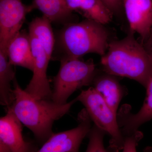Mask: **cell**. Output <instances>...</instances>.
<instances>
[{"mask_svg": "<svg viewBox=\"0 0 152 152\" xmlns=\"http://www.w3.org/2000/svg\"><path fill=\"white\" fill-rule=\"evenodd\" d=\"M130 31L121 40H112L102 57L104 72L134 80L146 88L152 77V57Z\"/></svg>", "mask_w": 152, "mask_h": 152, "instance_id": "6da1fadb", "label": "cell"}, {"mask_svg": "<svg viewBox=\"0 0 152 152\" xmlns=\"http://www.w3.org/2000/svg\"><path fill=\"white\" fill-rule=\"evenodd\" d=\"M112 41L110 32L104 25L87 19L71 23L64 25L57 34L52 58H81L89 53L102 57Z\"/></svg>", "mask_w": 152, "mask_h": 152, "instance_id": "7a4b0ae2", "label": "cell"}, {"mask_svg": "<svg viewBox=\"0 0 152 152\" xmlns=\"http://www.w3.org/2000/svg\"><path fill=\"white\" fill-rule=\"evenodd\" d=\"M13 83L15 99L10 107L38 141L43 144L53 134L52 127L55 121L67 113L77 99L64 104L56 103L52 99H36L22 89L16 79Z\"/></svg>", "mask_w": 152, "mask_h": 152, "instance_id": "3957f363", "label": "cell"}, {"mask_svg": "<svg viewBox=\"0 0 152 152\" xmlns=\"http://www.w3.org/2000/svg\"><path fill=\"white\" fill-rule=\"evenodd\" d=\"M60 61L59 70L53 79L52 100L64 104L77 90L92 84L97 72L92 60L65 58Z\"/></svg>", "mask_w": 152, "mask_h": 152, "instance_id": "277c9868", "label": "cell"}, {"mask_svg": "<svg viewBox=\"0 0 152 152\" xmlns=\"http://www.w3.org/2000/svg\"><path fill=\"white\" fill-rule=\"evenodd\" d=\"M84 106L90 118L97 127L110 136L109 152L123 150L125 137L122 133L117 118V114L93 87L83 90L77 97Z\"/></svg>", "mask_w": 152, "mask_h": 152, "instance_id": "5b68a950", "label": "cell"}, {"mask_svg": "<svg viewBox=\"0 0 152 152\" xmlns=\"http://www.w3.org/2000/svg\"><path fill=\"white\" fill-rule=\"evenodd\" d=\"M77 121L76 127L53 133L36 152H79L82 141L91 129L92 121L85 109L79 113Z\"/></svg>", "mask_w": 152, "mask_h": 152, "instance_id": "8992f818", "label": "cell"}, {"mask_svg": "<svg viewBox=\"0 0 152 152\" xmlns=\"http://www.w3.org/2000/svg\"><path fill=\"white\" fill-rule=\"evenodd\" d=\"M34 9L21 0H0V50L7 53L9 44L20 31L27 14Z\"/></svg>", "mask_w": 152, "mask_h": 152, "instance_id": "52a82bcc", "label": "cell"}, {"mask_svg": "<svg viewBox=\"0 0 152 152\" xmlns=\"http://www.w3.org/2000/svg\"><path fill=\"white\" fill-rule=\"evenodd\" d=\"M29 35L34 68L32 78L24 90L36 99H52V91L47 74L50 59L37 39Z\"/></svg>", "mask_w": 152, "mask_h": 152, "instance_id": "ba28073f", "label": "cell"}, {"mask_svg": "<svg viewBox=\"0 0 152 152\" xmlns=\"http://www.w3.org/2000/svg\"><path fill=\"white\" fill-rule=\"evenodd\" d=\"M123 5L130 31L138 34L143 44L152 26V0H123Z\"/></svg>", "mask_w": 152, "mask_h": 152, "instance_id": "9c48e42d", "label": "cell"}, {"mask_svg": "<svg viewBox=\"0 0 152 152\" xmlns=\"http://www.w3.org/2000/svg\"><path fill=\"white\" fill-rule=\"evenodd\" d=\"M22 130V123L12 109L7 108V114L0 119V141L12 152H36L32 145L25 140Z\"/></svg>", "mask_w": 152, "mask_h": 152, "instance_id": "30bf717a", "label": "cell"}, {"mask_svg": "<svg viewBox=\"0 0 152 152\" xmlns=\"http://www.w3.org/2000/svg\"><path fill=\"white\" fill-rule=\"evenodd\" d=\"M146 89L145 99L137 113H132L128 106H124L117 114L119 126L124 137L138 130L141 125L152 119V77Z\"/></svg>", "mask_w": 152, "mask_h": 152, "instance_id": "8fae6325", "label": "cell"}, {"mask_svg": "<svg viewBox=\"0 0 152 152\" xmlns=\"http://www.w3.org/2000/svg\"><path fill=\"white\" fill-rule=\"evenodd\" d=\"M7 54L11 65L20 66L33 72L34 58L29 33L20 31L9 44Z\"/></svg>", "mask_w": 152, "mask_h": 152, "instance_id": "7c38bea8", "label": "cell"}, {"mask_svg": "<svg viewBox=\"0 0 152 152\" xmlns=\"http://www.w3.org/2000/svg\"><path fill=\"white\" fill-rule=\"evenodd\" d=\"M115 77L104 72L100 75L96 74L92 84L109 107L118 114V108L125 92Z\"/></svg>", "mask_w": 152, "mask_h": 152, "instance_id": "4fadbf2b", "label": "cell"}, {"mask_svg": "<svg viewBox=\"0 0 152 152\" xmlns=\"http://www.w3.org/2000/svg\"><path fill=\"white\" fill-rule=\"evenodd\" d=\"M72 12H80L86 19L103 25L111 22L113 15L101 0H66Z\"/></svg>", "mask_w": 152, "mask_h": 152, "instance_id": "5bb4252c", "label": "cell"}, {"mask_svg": "<svg viewBox=\"0 0 152 152\" xmlns=\"http://www.w3.org/2000/svg\"><path fill=\"white\" fill-rule=\"evenodd\" d=\"M32 5L51 22L64 26L74 23L72 12L68 8L66 0H34Z\"/></svg>", "mask_w": 152, "mask_h": 152, "instance_id": "9a60e30c", "label": "cell"}, {"mask_svg": "<svg viewBox=\"0 0 152 152\" xmlns=\"http://www.w3.org/2000/svg\"><path fill=\"white\" fill-rule=\"evenodd\" d=\"M50 21L43 15L33 19L29 25V34L38 40L50 59L54 50L56 39Z\"/></svg>", "mask_w": 152, "mask_h": 152, "instance_id": "2e32d148", "label": "cell"}, {"mask_svg": "<svg viewBox=\"0 0 152 152\" xmlns=\"http://www.w3.org/2000/svg\"><path fill=\"white\" fill-rule=\"evenodd\" d=\"M13 65L9 61L7 53L0 50V102L1 104L7 108L13 103V89L11 83L15 79Z\"/></svg>", "mask_w": 152, "mask_h": 152, "instance_id": "e0dca14e", "label": "cell"}, {"mask_svg": "<svg viewBox=\"0 0 152 152\" xmlns=\"http://www.w3.org/2000/svg\"><path fill=\"white\" fill-rule=\"evenodd\" d=\"M105 134L94 125L88 135L89 143L86 152H109L104 146V137Z\"/></svg>", "mask_w": 152, "mask_h": 152, "instance_id": "ac0fdd59", "label": "cell"}, {"mask_svg": "<svg viewBox=\"0 0 152 152\" xmlns=\"http://www.w3.org/2000/svg\"><path fill=\"white\" fill-rule=\"evenodd\" d=\"M143 134L138 130L125 137L122 152H137L136 148L143 137Z\"/></svg>", "mask_w": 152, "mask_h": 152, "instance_id": "d6986e66", "label": "cell"}, {"mask_svg": "<svg viewBox=\"0 0 152 152\" xmlns=\"http://www.w3.org/2000/svg\"><path fill=\"white\" fill-rule=\"evenodd\" d=\"M106 7L113 13L119 12L123 6V0H101Z\"/></svg>", "mask_w": 152, "mask_h": 152, "instance_id": "ffe728a7", "label": "cell"}, {"mask_svg": "<svg viewBox=\"0 0 152 152\" xmlns=\"http://www.w3.org/2000/svg\"><path fill=\"white\" fill-rule=\"evenodd\" d=\"M142 45L147 50V51L149 53L152 57V26L151 28L149 37L148 39Z\"/></svg>", "mask_w": 152, "mask_h": 152, "instance_id": "44dd1931", "label": "cell"}, {"mask_svg": "<svg viewBox=\"0 0 152 152\" xmlns=\"http://www.w3.org/2000/svg\"><path fill=\"white\" fill-rule=\"evenodd\" d=\"M0 152H12L5 144L0 141Z\"/></svg>", "mask_w": 152, "mask_h": 152, "instance_id": "7402d4cb", "label": "cell"}, {"mask_svg": "<svg viewBox=\"0 0 152 152\" xmlns=\"http://www.w3.org/2000/svg\"><path fill=\"white\" fill-rule=\"evenodd\" d=\"M144 152H152V149L150 147H148L145 150Z\"/></svg>", "mask_w": 152, "mask_h": 152, "instance_id": "603a6c76", "label": "cell"}]
</instances>
